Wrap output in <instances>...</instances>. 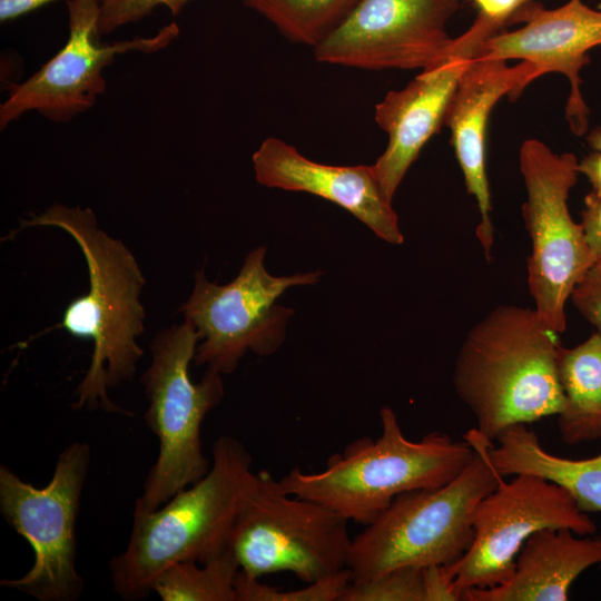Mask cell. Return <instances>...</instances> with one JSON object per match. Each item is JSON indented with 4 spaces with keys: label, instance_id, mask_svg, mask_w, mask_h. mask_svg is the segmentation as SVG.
I'll use <instances>...</instances> for the list:
<instances>
[{
    "label": "cell",
    "instance_id": "obj_1",
    "mask_svg": "<svg viewBox=\"0 0 601 601\" xmlns=\"http://www.w3.org/2000/svg\"><path fill=\"white\" fill-rule=\"evenodd\" d=\"M36 226L68 233L87 263L88 293L73 298L55 326L93 345L89 367L75 390L72 407L131 415L116 405L107 392L130 381L144 355L136 339L145 329L140 294L146 280L135 256L121 240L98 227L90 208L55 204L23 219L17 231Z\"/></svg>",
    "mask_w": 601,
    "mask_h": 601
},
{
    "label": "cell",
    "instance_id": "obj_2",
    "mask_svg": "<svg viewBox=\"0 0 601 601\" xmlns=\"http://www.w3.org/2000/svg\"><path fill=\"white\" fill-rule=\"evenodd\" d=\"M559 334L534 307L518 305L495 307L467 332L453 385L483 436L494 441L510 426L562 412Z\"/></svg>",
    "mask_w": 601,
    "mask_h": 601
},
{
    "label": "cell",
    "instance_id": "obj_3",
    "mask_svg": "<svg viewBox=\"0 0 601 601\" xmlns=\"http://www.w3.org/2000/svg\"><path fill=\"white\" fill-rule=\"evenodd\" d=\"M246 446L219 436L208 472L155 510L135 504L127 546L109 562L115 592L137 601L154 579L180 561L206 563L229 549L231 532L255 473Z\"/></svg>",
    "mask_w": 601,
    "mask_h": 601
},
{
    "label": "cell",
    "instance_id": "obj_4",
    "mask_svg": "<svg viewBox=\"0 0 601 601\" xmlns=\"http://www.w3.org/2000/svg\"><path fill=\"white\" fill-rule=\"evenodd\" d=\"M380 422L376 440H355L332 455L319 472L293 467L278 480L283 490L366 526L397 495L450 482L474 455L469 442L445 433L431 432L418 441L407 439L390 406L380 410Z\"/></svg>",
    "mask_w": 601,
    "mask_h": 601
},
{
    "label": "cell",
    "instance_id": "obj_5",
    "mask_svg": "<svg viewBox=\"0 0 601 601\" xmlns=\"http://www.w3.org/2000/svg\"><path fill=\"white\" fill-rule=\"evenodd\" d=\"M464 440L475 452L460 474L441 486L397 495L352 539L347 562L352 580L400 566L449 565L466 553L474 536L476 506L502 476L486 456L489 439L471 428Z\"/></svg>",
    "mask_w": 601,
    "mask_h": 601
},
{
    "label": "cell",
    "instance_id": "obj_6",
    "mask_svg": "<svg viewBox=\"0 0 601 601\" xmlns=\"http://www.w3.org/2000/svg\"><path fill=\"white\" fill-rule=\"evenodd\" d=\"M199 335L187 319L160 329L150 344L151 362L140 382L149 402L144 420L158 437V456L135 504L155 510L177 492L201 479L209 461L201 442L206 415L224 396L221 374L206 370L190 378Z\"/></svg>",
    "mask_w": 601,
    "mask_h": 601
},
{
    "label": "cell",
    "instance_id": "obj_7",
    "mask_svg": "<svg viewBox=\"0 0 601 601\" xmlns=\"http://www.w3.org/2000/svg\"><path fill=\"white\" fill-rule=\"evenodd\" d=\"M348 520L312 500L286 493L267 470L255 473L229 549L253 578L290 572L311 583L347 568Z\"/></svg>",
    "mask_w": 601,
    "mask_h": 601
},
{
    "label": "cell",
    "instance_id": "obj_8",
    "mask_svg": "<svg viewBox=\"0 0 601 601\" xmlns=\"http://www.w3.org/2000/svg\"><path fill=\"white\" fill-rule=\"evenodd\" d=\"M91 461L90 446L73 442L59 454L50 482L37 487L0 466V512L31 546L35 561L0 585L39 601H75L85 588L77 570V519Z\"/></svg>",
    "mask_w": 601,
    "mask_h": 601
},
{
    "label": "cell",
    "instance_id": "obj_9",
    "mask_svg": "<svg viewBox=\"0 0 601 601\" xmlns=\"http://www.w3.org/2000/svg\"><path fill=\"white\" fill-rule=\"evenodd\" d=\"M519 160L526 190L522 215L531 240L529 292L540 316L561 334L566 327L565 304L597 260L568 205L580 175L579 160L535 138L522 144Z\"/></svg>",
    "mask_w": 601,
    "mask_h": 601
},
{
    "label": "cell",
    "instance_id": "obj_10",
    "mask_svg": "<svg viewBox=\"0 0 601 601\" xmlns=\"http://www.w3.org/2000/svg\"><path fill=\"white\" fill-rule=\"evenodd\" d=\"M265 254V247L249 252L226 285L207 280L204 269L196 272L193 292L178 309L199 335L195 365L231 374L246 352L267 356L283 344L293 311L277 305V298L289 287L315 284L322 274L273 276Z\"/></svg>",
    "mask_w": 601,
    "mask_h": 601
},
{
    "label": "cell",
    "instance_id": "obj_11",
    "mask_svg": "<svg viewBox=\"0 0 601 601\" xmlns=\"http://www.w3.org/2000/svg\"><path fill=\"white\" fill-rule=\"evenodd\" d=\"M474 536L466 553L450 564L461 595L469 589H489L506 582L525 541L543 529H570L585 536L597 524L580 511L561 486L536 475L518 474L497 486L476 506Z\"/></svg>",
    "mask_w": 601,
    "mask_h": 601
},
{
    "label": "cell",
    "instance_id": "obj_12",
    "mask_svg": "<svg viewBox=\"0 0 601 601\" xmlns=\"http://www.w3.org/2000/svg\"><path fill=\"white\" fill-rule=\"evenodd\" d=\"M67 10L66 45L30 78L11 87L0 106L1 129L29 110L51 121H69L91 108L105 92L102 71L117 55L162 49L179 33L178 26L170 23L152 37L101 43L99 0H67Z\"/></svg>",
    "mask_w": 601,
    "mask_h": 601
},
{
    "label": "cell",
    "instance_id": "obj_13",
    "mask_svg": "<svg viewBox=\"0 0 601 601\" xmlns=\"http://www.w3.org/2000/svg\"><path fill=\"white\" fill-rule=\"evenodd\" d=\"M462 0H358L316 48L317 61L370 70L426 69L454 47L446 26Z\"/></svg>",
    "mask_w": 601,
    "mask_h": 601
},
{
    "label": "cell",
    "instance_id": "obj_14",
    "mask_svg": "<svg viewBox=\"0 0 601 601\" xmlns=\"http://www.w3.org/2000/svg\"><path fill=\"white\" fill-rule=\"evenodd\" d=\"M504 24L479 13L471 27L454 38L449 57L422 70L404 88L388 91L375 106V121L387 134L388 142L371 167L383 197L390 204L422 148L444 125L467 62L477 55L483 41Z\"/></svg>",
    "mask_w": 601,
    "mask_h": 601
},
{
    "label": "cell",
    "instance_id": "obj_15",
    "mask_svg": "<svg viewBox=\"0 0 601 601\" xmlns=\"http://www.w3.org/2000/svg\"><path fill=\"white\" fill-rule=\"evenodd\" d=\"M530 2L510 19L524 24L489 37L477 56L528 61L538 78L548 72L565 76L570 83L565 117L571 131L583 135L589 125V108L582 97L580 72L589 63L588 52L601 46V11L582 0H569L555 9Z\"/></svg>",
    "mask_w": 601,
    "mask_h": 601
},
{
    "label": "cell",
    "instance_id": "obj_16",
    "mask_svg": "<svg viewBox=\"0 0 601 601\" xmlns=\"http://www.w3.org/2000/svg\"><path fill=\"white\" fill-rule=\"evenodd\" d=\"M535 79V68L528 61L508 66L505 60L476 55L467 62L445 115L466 190L477 204L475 235L487 260L494 242L485 166L489 118L500 99L506 95L516 98Z\"/></svg>",
    "mask_w": 601,
    "mask_h": 601
},
{
    "label": "cell",
    "instance_id": "obj_17",
    "mask_svg": "<svg viewBox=\"0 0 601 601\" xmlns=\"http://www.w3.org/2000/svg\"><path fill=\"white\" fill-rule=\"evenodd\" d=\"M253 166L260 185L322 197L354 215L386 243L404 242L398 217L383 197L371 166L316 162L277 138L262 142L253 155Z\"/></svg>",
    "mask_w": 601,
    "mask_h": 601
},
{
    "label": "cell",
    "instance_id": "obj_18",
    "mask_svg": "<svg viewBox=\"0 0 601 601\" xmlns=\"http://www.w3.org/2000/svg\"><path fill=\"white\" fill-rule=\"evenodd\" d=\"M570 529H543L532 534L515 559L511 578L489 589H469L463 601H565L572 583L594 564L601 565V539Z\"/></svg>",
    "mask_w": 601,
    "mask_h": 601
},
{
    "label": "cell",
    "instance_id": "obj_19",
    "mask_svg": "<svg viewBox=\"0 0 601 601\" xmlns=\"http://www.w3.org/2000/svg\"><path fill=\"white\" fill-rule=\"evenodd\" d=\"M485 443V453L499 475L531 474L564 489L584 513H601V453L572 460L543 449L526 424L505 428Z\"/></svg>",
    "mask_w": 601,
    "mask_h": 601
},
{
    "label": "cell",
    "instance_id": "obj_20",
    "mask_svg": "<svg viewBox=\"0 0 601 601\" xmlns=\"http://www.w3.org/2000/svg\"><path fill=\"white\" fill-rule=\"evenodd\" d=\"M558 376L565 405L558 416L562 440L579 444L601 439V334L558 351Z\"/></svg>",
    "mask_w": 601,
    "mask_h": 601
},
{
    "label": "cell",
    "instance_id": "obj_21",
    "mask_svg": "<svg viewBox=\"0 0 601 601\" xmlns=\"http://www.w3.org/2000/svg\"><path fill=\"white\" fill-rule=\"evenodd\" d=\"M239 571L228 549L206 563L180 561L168 565L154 579L151 589L162 601H236Z\"/></svg>",
    "mask_w": 601,
    "mask_h": 601
},
{
    "label": "cell",
    "instance_id": "obj_22",
    "mask_svg": "<svg viewBox=\"0 0 601 601\" xmlns=\"http://www.w3.org/2000/svg\"><path fill=\"white\" fill-rule=\"evenodd\" d=\"M288 40L316 48L348 16L358 0H243Z\"/></svg>",
    "mask_w": 601,
    "mask_h": 601
},
{
    "label": "cell",
    "instance_id": "obj_23",
    "mask_svg": "<svg viewBox=\"0 0 601 601\" xmlns=\"http://www.w3.org/2000/svg\"><path fill=\"white\" fill-rule=\"evenodd\" d=\"M352 580L348 568L324 579L306 583L295 590H284L260 582L239 571L235 593L236 601H339Z\"/></svg>",
    "mask_w": 601,
    "mask_h": 601
},
{
    "label": "cell",
    "instance_id": "obj_24",
    "mask_svg": "<svg viewBox=\"0 0 601 601\" xmlns=\"http://www.w3.org/2000/svg\"><path fill=\"white\" fill-rule=\"evenodd\" d=\"M339 601H424L422 568L400 566L365 580H351Z\"/></svg>",
    "mask_w": 601,
    "mask_h": 601
},
{
    "label": "cell",
    "instance_id": "obj_25",
    "mask_svg": "<svg viewBox=\"0 0 601 601\" xmlns=\"http://www.w3.org/2000/svg\"><path fill=\"white\" fill-rule=\"evenodd\" d=\"M191 0H99V31L101 35L149 16L156 8L166 7L177 16Z\"/></svg>",
    "mask_w": 601,
    "mask_h": 601
},
{
    "label": "cell",
    "instance_id": "obj_26",
    "mask_svg": "<svg viewBox=\"0 0 601 601\" xmlns=\"http://www.w3.org/2000/svg\"><path fill=\"white\" fill-rule=\"evenodd\" d=\"M577 311L601 334V259L584 273L570 296Z\"/></svg>",
    "mask_w": 601,
    "mask_h": 601
},
{
    "label": "cell",
    "instance_id": "obj_27",
    "mask_svg": "<svg viewBox=\"0 0 601 601\" xmlns=\"http://www.w3.org/2000/svg\"><path fill=\"white\" fill-rule=\"evenodd\" d=\"M424 601H461L454 587V574L449 565L422 568Z\"/></svg>",
    "mask_w": 601,
    "mask_h": 601
},
{
    "label": "cell",
    "instance_id": "obj_28",
    "mask_svg": "<svg viewBox=\"0 0 601 601\" xmlns=\"http://www.w3.org/2000/svg\"><path fill=\"white\" fill-rule=\"evenodd\" d=\"M585 240L597 259H601V193L592 190L584 199L581 221Z\"/></svg>",
    "mask_w": 601,
    "mask_h": 601
},
{
    "label": "cell",
    "instance_id": "obj_29",
    "mask_svg": "<svg viewBox=\"0 0 601 601\" xmlns=\"http://www.w3.org/2000/svg\"><path fill=\"white\" fill-rule=\"evenodd\" d=\"M591 152L578 164L579 174L585 176L592 190L601 193V128L589 136Z\"/></svg>",
    "mask_w": 601,
    "mask_h": 601
},
{
    "label": "cell",
    "instance_id": "obj_30",
    "mask_svg": "<svg viewBox=\"0 0 601 601\" xmlns=\"http://www.w3.org/2000/svg\"><path fill=\"white\" fill-rule=\"evenodd\" d=\"M479 13L496 21L508 22L522 6V0H474Z\"/></svg>",
    "mask_w": 601,
    "mask_h": 601
},
{
    "label": "cell",
    "instance_id": "obj_31",
    "mask_svg": "<svg viewBox=\"0 0 601 601\" xmlns=\"http://www.w3.org/2000/svg\"><path fill=\"white\" fill-rule=\"evenodd\" d=\"M56 0H0V20L7 22L32 12Z\"/></svg>",
    "mask_w": 601,
    "mask_h": 601
},
{
    "label": "cell",
    "instance_id": "obj_32",
    "mask_svg": "<svg viewBox=\"0 0 601 601\" xmlns=\"http://www.w3.org/2000/svg\"><path fill=\"white\" fill-rule=\"evenodd\" d=\"M531 0H522V6L526 2H530Z\"/></svg>",
    "mask_w": 601,
    "mask_h": 601
},
{
    "label": "cell",
    "instance_id": "obj_33",
    "mask_svg": "<svg viewBox=\"0 0 601 601\" xmlns=\"http://www.w3.org/2000/svg\"><path fill=\"white\" fill-rule=\"evenodd\" d=\"M601 539V533L598 535ZM601 566V565H600Z\"/></svg>",
    "mask_w": 601,
    "mask_h": 601
}]
</instances>
